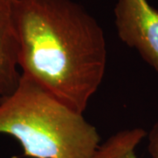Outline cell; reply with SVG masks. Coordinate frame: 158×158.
Returning a JSON list of instances; mask_svg holds the SVG:
<instances>
[{
  "label": "cell",
  "instance_id": "5",
  "mask_svg": "<svg viewBox=\"0 0 158 158\" xmlns=\"http://www.w3.org/2000/svg\"><path fill=\"white\" fill-rule=\"evenodd\" d=\"M147 133L140 127L114 134L100 144L92 158H139L135 148ZM148 150L152 158H158V120L148 133Z\"/></svg>",
  "mask_w": 158,
  "mask_h": 158
},
{
  "label": "cell",
  "instance_id": "3",
  "mask_svg": "<svg viewBox=\"0 0 158 158\" xmlns=\"http://www.w3.org/2000/svg\"><path fill=\"white\" fill-rule=\"evenodd\" d=\"M114 24L119 39L135 48L158 76V10L148 0H117Z\"/></svg>",
  "mask_w": 158,
  "mask_h": 158
},
{
  "label": "cell",
  "instance_id": "4",
  "mask_svg": "<svg viewBox=\"0 0 158 158\" xmlns=\"http://www.w3.org/2000/svg\"><path fill=\"white\" fill-rule=\"evenodd\" d=\"M17 0H0V98L16 89L19 71Z\"/></svg>",
  "mask_w": 158,
  "mask_h": 158
},
{
  "label": "cell",
  "instance_id": "2",
  "mask_svg": "<svg viewBox=\"0 0 158 158\" xmlns=\"http://www.w3.org/2000/svg\"><path fill=\"white\" fill-rule=\"evenodd\" d=\"M0 134L19 141L29 158H92L100 145L83 113L22 74L16 89L0 98Z\"/></svg>",
  "mask_w": 158,
  "mask_h": 158
},
{
  "label": "cell",
  "instance_id": "1",
  "mask_svg": "<svg viewBox=\"0 0 158 158\" xmlns=\"http://www.w3.org/2000/svg\"><path fill=\"white\" fill-rule=\"evenodd\" d=\"M20 74L84 113L107 62L104 30L74 0H17Z\"/></svg>",
  "mask_w": 158,
  "mask_h": 158
}]
</instances>
